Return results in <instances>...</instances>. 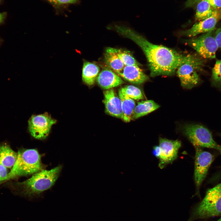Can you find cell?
<instances>
[{
    "label": "cell",
    "mask_w": 221,
    "mask_h": 221,
    "mask_svg": "<svg viewBox=\"0 0 221 221\" xmlns=\"http://www.w3.org/2000/svg\"><path fill=\"white\" fill-rule=\"evenodd\" d=\"M41 157L35 149L19 150L17 159L9 173L7 180L34 174L44 170L46 167L41 162Z\"/></svg>",
    "instance_id": "3"
},
{
    "label": "cell",
    "mask_w": 221,
    "mask_h": 221,
    "mask_svg": "<svg viewBox=\"0 0 221 221\" xmlns=\"http://www.w3.org/2000/svg\"><path fill=\"white\" fill-rule=\"evenodd\" d=\"M56 122L57 120L47 112L33 115L28 121V130L34 138L44 139L48 136L52 126Z\"/></svg>",
    "instance_id": "8"
},
{
    "label": "cell",
    "mask_w": 221,
    "mask_h": 221,
    "mask_svg": "<svg viewBox=\"0 0 221 221\" xmlns=\"http://www.w3.org/2000/svg\"><path fill=\"white\" fill-rule=\"evenodd\" d=\"M17 157V153L14 151L7 144L0 145V164L8 169H12Z\"/></svg>",
    "instance_id": "16"
},
{
    "label": "cell",
    "mask_w": 221,
    "mask_h": 221,
    "mask_svg": "<svg viewBox=\"0 0 221 221\" xmlns=\"http://www.w3.org/2000/svg\"><path fill=\"white\" fill-rule=\"evenodd\" d=\"M1 0H0V2L1 1Z\"/></svg>",
    "instance_id": "33"
},
{
    "label": "cell",
    "mask_w": 221,
    "mask_h": 221,
    "mask_svg": "<svg viewBox=\"0 0 221 221\" xmlns=\"http://www.w3.org/2000/svg\"><path fill=\"white\" fill-rule=\"evenodd\" d=\"M120 89L128 97L134 100H140L144 98L143 94L141 90L134 86L127 85Z\"/></svg>",
    "instance_id": "22"
},
{
    "label": "cell",
    "mask_w": 221,
    "mask_h": 221,
    "mask_svg": "<svg viewBox=\"0 0 221 221\" xmlns=\"http://www.w3.org/2000/svg\"><path fill=\"white\" fill-rule=\"evenodd\" d=\"M115 29L142 49L146 57L151 77L172 76L175 74L184 55L167 47L153 44L129 28L116 25Z\"/></svg>",
    "instance_id": "1"
},
{
    "label": "cell",
    "mask_w": 221,
    "mask_h": 221,
    "mask_svg": "<svg viewBox=\"0 0 221 221\" xmlns=\"http://www.w3.org/2000/svg\"><path fill=\"white\" fill-rule=\"evenodd\" d=\"M221 215V183L208 189L202 201L191 210L187 221L207 218Z\"/></svg>",
    "instance_id": "4"
},
{
    "label": "cell",
    "mask_w": 221,
    "mask_h": 221,
    "mask_svg": "<svg viewBox=\"0 0 221 221\" xmlns=\"http://www.w3.org/2000/svg\"><path fill=\"white\" fill-rule=\"evenodd\" d=\"M181 142L177 140H172L160 138L159 146L161 149L159 166L161 168L167 164L171 163L177 157L178 150Z\"/></svg>",
    "instance_id": "11"
},
{
    "label": "cell",
    "mask_w": 221,
    "mask_h": 221,
    "mask_svg": "<svg viewBox=\"0 0 221 221\" xmlns=\"http://www.w3.org/2000/svg\"><path fill=\"white\" fill-rule=\"evenodd\" d=\"M201 0H188L187 3L186 5L189 6L196 5L198 2Z\"/></svg>",
    "instance_id": "29"
},
{
    "label": "cell",
    "mask_w": 221,
    "mask_h": 221,
    "mask_svg": "<svg viewBox=\"0 0 221 221\" xmlns=\"http://www.w3.org/2000/svg\"><path fill=\"white\" fill-rule=\"evenodd\" d=\"M100 71L97 65L84 61L82 69V79L83 82L88 86L93 85Z\"/></svg>",
    "instance_id": "15"
},
{
    "label": "cell",
    "mask_w": 221,
    "mask_h": 221,
    "mask_svg": "<svg viewBox=\"0 0 221 221\" xmlns=\"http://www.w3.org/2000/svg\"><path fill=\"white\" fill-rule=\"evenodd\" d=\"M215 30L189 39L187 41L188 44L202 57L209 59L215 58L218 47L215 37Z\"/></svg>",
    "instance_id": "7"
},
{
    "label": "cell",
    "mask_w": 221,
    "mask_h": 221,
    "mask_svg": "<svg viewBox=\"0 0 221 221\" xmlns=\"http://www.w3.org/2000/svg\"><path fill=\"white\" fill-rule=\"evenodd\" d=\"M132 115V120L143 116L158 108L160 105L152 100L142 101L137 103Z\"/></svg>",
    "instance_id": "17"
},
{
    "label": "cell",
    "mask_w": 221,
    "mask_h": 221,
    "mask_svg": "<svg viewBox=\"0 0 221 221\" xmlns=\"http://www.w3.org/2000/svg\"><path fill=\"white\" fill-rule=\"evenodd\" d=\"M153 154L156 157L159 158L161 153V149L159 146H155L153 147Z\"/></svg>",
    "instance_id": "27"
},
{
    "label": "cell",
    "mask_w": 221,
    "mask_h": 221,
    "mask_svg": "<svg viewBox=\"0 0 221 221\" xmlns=\"http://www.w3.org/2000/svg\"><path fill=\"white\" fill-rule=\"evenodd\" d=\"M197 4L195 18L198 21L210 17L216 9L213 8L206 0H201Z\"/></svg>",
    "instance_id": "20"
},
{
    "label": "cell",
    "mask_w": 221,
    "mask_h": 221,
    "mask_svg": "<svg viewBox=\"0 0 221 221\" xmlns=\"http://www.w3.org/2000/svg\"><path fill=\"white\" fill-rule=\"evenodd\" d=\"M6 13L4 12L0 13V24L3 22L6 17Z\"/></svg>",
    "instance_id": "30"
},
{
    "label": "cell",
    "mask_w": 221,
    "mask_h": 221,
    "mask_svg": "<svg viewBox=\"0 0 221 221\" xmlns=\"http://www.w3.org/2000/svg\"><path fill=\"white\" fill-rule=\"evenodd\" d=\"M61 169L62 166L60 165L50 170L44 169L27 180L17 183L16 187L23 195L29 197L36 196L54 184Z\"/></svg>",
    "instance_id": "2"
},
{
    "label": "cell",
    "mask_w": 221,
    "mask_h": 221,
    "mask_svg": "<svg viewBox=\"0 0 221 221\" xmlns=\"http://www.w3.org/2000/svg\"><path fill=\"white\" fill-rule=\"evenodd\" d=\"M105 112L108 114L122 119L123 113L121 99L114 90L112 89L107 90L103 92Z\"/></svg>",
    "instance_id": "12"
},
{
    "label": "cell",
    "mask_w": 221,
    "mask_h": 221,
    "mask_svg": "<svg viewBox=\"0 0 221 221\" xmlns=\"http://www.w3.org/2000/svg\"><path fill=\"white\" fill-rule=\"evenodd\" d=\"M117 74L128 82L135 84L143 83L149 79L138 65L125 66L121 72Z\"/></svg>",
    "instance_id": "14"
},
{
    "label": "cell",
    "mask_w": 221,
    "mask_h": 221,
    "mask_svg": "<svg viewBox=\"0 0 221 221\" xmlns=\"http://www.w3.org/2000/svg\"><path fill=\"white\" fill-rule=\"evenodd\" d=\"M9 173L8 168L0 164V182L7 180Z\"/></svg>",
    "instance_id": "24"
},
{
    "label": "cell",
    "mask_w": 221,
    "mask_h": 221,
    "mask_svg": "<svg viewBox=\"0 0 221 221\" xmlns=\"http://www.w3.org/2000/svg\"><path fill=\"white\" fill-rule=\"evenodd\" d=\"M115 51L120 59L125 66L129 65H140V64L128 52L121 49L115 48Z\"/></svg>",
    "instance_id": "23"
},
{
    "label": "cell",
    "mask_w": 221,
    "mask_h": 221,
    "mask_svg": "<svg viewBox=\"0 0 221 221\" xmlns=\"http://www.w3.org/2000/svg\"><path fill=\"white\" fill-rule=\"evenodd\" d=\"M214 35L218 47L221 49V27L215 31Z\"/></svg>",
    "instance_id": "25"
},
{
    "label": "cell",
    "mask_w": 221,
    "mask_h": 221,
    "mask_svg": "<svg viewBox=\"0 0 221 221\" xmlns=\"http://www.w3.org/2000/svg\"><path fill=\"white\" fill-rule=\"evenodd\" d=\"M104 58L106 64L116 73L122 70L125 65L118 57L115 48H107L104 54Z\"/></svg>",
    "instance_id": "18"
},
{
    "label": "cell",
    "mask_w": 221,
    "mask_h": 221,
    "mask_svg": "<svg viewBox=\"0 0 221 221\" xmlns=\"http://www.w3.org/2000/svg\"><path fill=\"white\" fill-rule=\"evenodd\" d=\"M183 132L195 147H206L216 149L221 152V146L213 139L211 131L204 126L197 124L185 126Z\"/></svg>",
    "instance_id": "6"
},
{
    "label": "cell",
    "mask_w": 221,
    "mask_h": 221,
    "mask_svg": "<svg viewBox=\"0 0 221 221\" xmlns=\"http://www.w3.org/2000/svg\"><path fill=\"white\" fill-rule=\"evenodd\" d=\"M211 81L212 86L221 89V59L216 61L212 69Z\"/></svg>",
    "instance_id": "21"
},
{
    "label": "cell",
    "mask_w": 221,
    "mask_h": 221,
    "mask_svg": "<svg viewBox=\"0 0 221 221\" xmlns=\"http://www.w3.org/2000/svg\"><path fill=\"white\" fill-rule=\"evenodd\" d=\"M215 9L221 8V0H206Z\"/></svg>",
    "instance_id": "26"
},
{
    "label": "cell",
    "mask_w": 221,
    "mask_h": 221,
    "mask_svg": "<svg viewBox=\"0 0 221 221\" xmlns=\"http://www.w3.org/2000/svg\"><path fill=\"white\" fill-rule=\"evenodd\" d=\"M221 221V218H220L219 219V220H218V221Z\"/></svg>",
    "instance_id": "32"
},
{
    "label": "cell",
    "mask_w": 221,
    "mask_h": 221,
    "mask_svg": "<svg viewBox=\"0 0 221 221\" xmlns=\"http://www.w3.org/2000/svg\"><path fill=\"white\" fill-rule=\"evenodd\" d=\"M118 94L121 101L123 113L122 120L126 122H129L132 120V114L135 107V102L134 99L128 97L120 89L118 91Z\"/></svg>",
    "instance_id": "19"
},
{
    "label": "cell",
    "mask_w": 221,
    "mask_h": 221,
    "mask_svg": "<svg viewBox=\"0 0 221 221\" xmlns=\"http://www.w3.org/2000/svg\"><path fill=\"white\" fill-rule=\"evenodd\" d=\"M195 148L194 180L196 188L199 189L207 175L214 157L211 154L203 150L201 147Z\"/></svg>",
    "instance_id": "9"
},
{
    "label": "cell",
    "mask_w": 221,
    "mask_h": 221,
    "mask_svg": "<svg viewBox=\"0 0 221 221\" xmlns=\"http://www.w3.org/2000/svg\"><path fill=\"white\" fill-rule=\"evenodd\" d=\"M57 2L60 4L74 3L76 2L77 0H56Z\"/></svg>",
    "instance_id": "28"
},
{
    "label": "cell",
    "mask_w": 221,
    "mask_h": 221,
    "mask_svg": "<svg viewBox=\"0 0 221 221\" xmlns=\"http://www.w3.org/2000/svg\"><path fill=\"white\" fill-rule=\"evenodd\" d=\"M204 61L200 57L194 54L184 55L176 70L182 86L191 89L200 82L198 73L201 71L204 65Z\"/></svg>",
    "instance_id": "5"
},
{
    "label": "cell",
    "mask_w": 221,
    "mask_h": 221,
    "mask_svg": "<svg viewBox=\"0 0 221 221\" xmlns=\"http://www.w3.org/2000/svg\"><path fill=\"white\" fill-rule=\"evenodd\" d=\"M51 2H53L54 3H56L57 2L56 0H48Z\"/></svg>",
    "instance_id": "31"
},
{
    "label": "cell",
    "mask_w": 221,
    "mask_h": 221,
    "mask_svg": "<svg viewBox=\"0 0 221 221\" xmlns=\"http://www.w3.org/2000/svg\"><path fill=\"white\" fill-rule=\"evenodd\" d=\"M96 80L101 88L106 90L117 87L124 83L119 75L109 69H103Z\"/></svg>",
    "instance_id": "13"
},
{
    "label": "cell",
    "mask_w": 221,
    "mask_h": 221,
    "mask_svg": "<svg viewBox=\"0 0 221 221\" xmlns=\"http://www.w3.org/2000/svg\"><path fill=\"white\" fill-rule=\"evenodd\" d=\"M221 20V9H215L209 17L199 21L189 29L181 32L182 35L193 37L215 30L217 23Z\"/></svg>",
    "instance_id": "10"
}]
</instances>
